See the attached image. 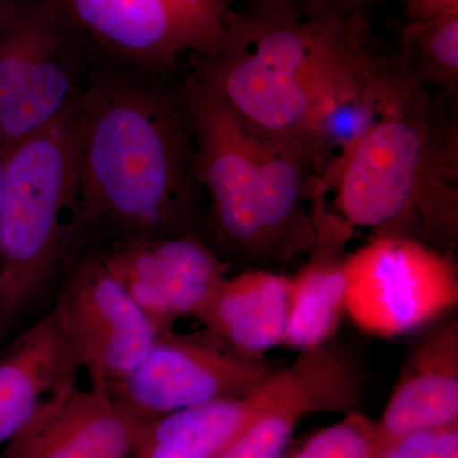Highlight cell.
Segmentation results:
<instances>
[{
  "instance_id": "obj_1",
  "label": "cell",
  "mask_w": 458,
  "mask_h": 458,
  "mask_svg": "<svg viewBox=\"0 0 458 458\" xmlns=\"http://www.w3.org/2000/svg\"><path fill=\"white\" fill-rule=\"evenodd\" d=\"M71 251L84 238L198 234L204 197L180 86L104 57L74 102Z\"/></svg>"
},
{
  "instance_id": "obj_2",
  "label": "cell",
  "mask_w": 458,
  "mask_h": 458,
  "mask_svg": "<svg viewBox=\"0 0 458 458\" xmlns=\"http://www.w3.org/2000/svg\"><path fill=\"white\" fill-rule=\"evenodd\" d=\"M179 86L214 250L261 269L307 255L327 207L302 158L251 128L194 74Z\"/></svg>"
},
{
  "instance_id": "obj_3",
  "label": "cell",
  "mask_w": 458,
  "mask_h": 458,
  "mask_svg": "<svg viewBox=\"0 0 458 458\" xmlns=\"http://www.w3.org/2000/svg\"><path fill=\"white\" fill-rule=\"evenodd\" d=\"M396 66V86L381 119L352 150L330 190L335 212L352 228L369 229L372 237L411 238L454 256V98L432 92Z\"/></svg>"
},
{
  "instance_id": "obj_4",
  "label": "cell",
  "mask_w": 458,
  "mask_h": 458,
  "mask_svg": "<svg viewBox=\"0 0 458 458\" xmlns=\"http://www.w3.org/2000/svg\"><path fill=\"white\" fill-rule=\"evenodd\" d=\"M361 14L315 12L295 0H249L234 9L222 49L189 59L190 73L251 128L302 158L301 138L319 74Z\"/></svg>"
},
{
  "instance_id": "obj_5",
  "label": "cell",
  "mask_w": 458,
  "mask_h": 458,
  "mask_svg": "<svg viewBox=\"0 0 458 458\" xmlns=\"http://www.w3.org/2000/svg\"><path fill=\"white\" fill-rule=\"evenodd\" d=\"M74 102L49 125L8 148L3 159L0 330L38 302L71 250Z\"/></svg>"
},
{
  "instance_id": "obj_6",
  "label": "cell",
  "mask_w": 458,
  "mask_h": 458,
  "mask_svg": "<svg viewBox=\"0 0 458 458\" xmlns=\"http://www.w3.org/2000/svg\"><path fill=\"white\" fill-rule=\"evenodd\" d=\"M66 20L104 56L165 77L182 57L214 55L227 41L231 0H59Z\"/></svg>"
},
{
  "instance_id": "obj_7",
  "label": "cell",
  "mask_w": 458,
  "mask_h": 458,
  "mask_svg": "<svg viewBox=\"0 0 458 458\" xmlns=\"http://www.w3.org/2000/svg\"><path fill=\"white\" fill-rule=\"evenodd\" d=\"M397 75L393 57L377 49L367 14L358 17L319 74L301 138V156L321 197L381 119Z\"/></svg>"
},
{
  "instance_id": "obj_8",
  "label": "cell",
  "mask_w": 458,
  "mask_h": 458,
  "mask_svg": "<svg viewBox=\"0 0 458 458\" xmlns=\"http://www.w3.org/2000/svg\"><path fill=\"white\" fill-rule=\"evenodd\" d=\"M457 303L454 255L394 236L372 237L349 255L345 315L369 335H403Z\"/></svg>"
},
{
  "instance_id": "obj_9",
  "label": "cell",
  "mask_w": 458,
  "mask_h": 458,
  "mask_svg": "<svg viewBox=\"0 0 458 458\" xmlns=\"http://www.w3.org/2000/svg\"><path fill=\"white\" fill-rule=\"evenodd\" d=\"M276 369L250 358L210 331L157 336L146 358L107 394L132 417L152 420L179 410L254 393Z\"/></svg>"
},
{
  "instance_id": "obj_10",
  "label": "cell",
  "mask_w": 458,
  "mask_h": 458,
  "mask_svg": "<svg viewBox=\"0 0 458 458\" xmlns=\"http://www.w3.org/2000/svg\"><path fill=\"white\" fill-rule=\"evenodd\" d=\"M51 310L90 387L105 394L128 378L159 335L96 250L74 262Z\"/></svg>"
},
{
  "instance_id": "obj_11",
  "label": "cell",
  "mask_w": 458,
  "mask_h": 458,
  "mask_svg": "<svg viewBox=\"0 0 458 458\" xmlns=\"http://www.w3.org/2000/svg\"><path fill=\"white\" fill-rule=\"evenodd\" d=\"M95 250L158 334L195 318L232 267L198 234L128 238Z\"/></svg>"
},
{
  "instance_id": "obj_12",
  "label": "cell",
  "mask_w": 458,
  "mask_h": 458,
  "mask_svg": "<svg viewBox=\"0 0 458 458\" xmlns=\"http://www.w3.org/2000/svg\"><path fill=\"white\" fill-rule=\"evenodd\" d=\"M143 421L73 381L41 403L0 458H131Z\"/></svg>"
},
{
  "instance_id": "obj_13",
  "label": "cell",
  "mask_w": 458,
  "mask_h": 458,
  "mask_svg": "<svg viewBox=\"0 0 458 458\" xmlns=\"http://www.w3.org/2000/svg\"><path fill=\"white\" fill-rule=\"evenodd\" d=\"M458 423V324L445 322L419 340L401 366L375 448L418 430Z\"/></svg>"
},
{
  "instance_id": "obj_14",
  "label": "cell",
  "mask_w": 458,
  "mask_h": 458,
  "mask_svg": "<svg viewBox=\"0 0 458 458\" xmlns=\"http://www.w3.org/2000/svg\"><path fill=\"white\" fill-rule=\"evenodd\" d=\"M354 228L327 208L318 214L306 261L289 276L288 324L284 344L295 351L334 339L346 301V265Z\"/></svg>"
},
{
  "instance_id": "obj_15",
  "label": "cell",
  "mask_w": 458,
  "mask_h": 458,
  "mask_svg": "<svg viewBox=\"0 0 458 458\" xmlns=\"http://www.w3.org/2000/svg\"><path fill=\"white\" fill-rule=\"evenodd\" d=\"M73 349L53 310L0 352V445L29 423L45 400L77 381Z\"/></svg>"
},
{
  "instance_id": "obj_16",
  "label": "cell",
  "mask_w": 458,
  "mask_h": 458,
  "mask_svg": "<svg viewBox=\"0 0 458 458\" xmlns=\"http://www.w3.org/2000/svg\"><path fill=\"white\" fill-rule=\"evenodd\" d=\"M289 276L247 267L227 276L195 316L205 330L250 358H264L284 344Z\"/></svg>"
},
{
  "instance_id": "obj_17",
  "label": "cell",
  "mask_w": 458,
  "mask_h": 458,
  "mask_svg": "<svg viewBox=\"0 0 458 458\" xmlns=\"http://www.w3.org/2000/svg\"><path fill=\"white\" fill-rule=\"evenodd\" d=\"M267 381L254 393L144 420L131 458H216L258 415Z\"/></svg>"
},
{
  "instance_id": "obj_18",
  "label": "cell",
  "mask_w": 458,
  "mask_h": 458,
  "mask_svg": "<svg viewBox=\"0 0 458 458\" xmlns=\"http://www.w3.org/2000/svg\"><path fill=\"white\" fill-rule=\"evenodd\" d=\"M74 27L64 40L33 65L0 116V140L8 148L26 140L73 105L82 89L86 60L74 44Z\"/></svg>"
},
{
  "instance_id": "obj_19",
  "label": "cell",
  "mask_w": 458,
  "mask_h": 458,
  "mask_svg": "<svg viewBox=\"0 0 458 458\" xmlns=\"http://www.w3.org/2000/svg\"><path fill=\"white\" fill-rule=\"evenodd\" d=\"M393 59L421 86L445 98H456L458 16L406 23Z\"/></svg>"
},
{
  "instance_id": "obj_20",
  "label": "cell",
  "mask_w": 458,
  "mask_h": 458,
  "mask_svg": "<svg viewBox=\"0 0 458 458\" xmlns=\"http://www.w3.org/2000/svg\"><path fill=\"white\" fill-rule=\"evenodd\" d=\"M72 26L59 0H44L0 54V116L25 82L33 65L64 40Z\"/></svg>"
},
{
  "instance_id": "obj_21",
  "label": "cell",
  "mask_w": 458,
  "mask_h": 458,
  "mask_svg": "<svg viewBox=\"0 0 458 458\" xmlns=\"http://www.w3.org/2000/svg\"><path fill=\"white\" fill-rule=\"evenodd\" d=\"M375 441L376 421L358 410L300 443H291L282 458H370Z\"/></svg>"
},
{
  "instance_id": "obj_22",
  "label": "cell",
  "mask_w": 458,
  "mask_h": 458,
  "mask_svg": "<svg viewBox=\"0 0 458 458\" xmlns=\"http://www.w3.org/2000/svg\"><path fill=\"white\" fill-rule=\"evenodd\" d=\"M370 458H458V423L406 434L376 447Z\"/></svg>"
},
{
  "instance_id": "obj_23",
  "label": "cell",
  "mask_w": 458,
  "mask_h": 458,
  "mask_svg": "<svg viewBox=\"0 0 458 458\" xmlns=\"http://www.w3.org/2000/svg\"><path fill=\"white\" fill-rule=\"evenodd\" d=\"M408 22L458 16V0H400Z\"/></svg>"
},
{
  "instance_id": "obj_24",
  "label": "cell",
  "mask_w": 458,
  "mask_h": 458,
  "mask_svg": "<svg viewBox=\"0 0 458 458\" xmlns=\"http://www.w3.org/2000/svg\"><path fill=\"white\" fill-rule=\"evenodd\" d=\"M304 8L324 13L354 14L367 11L382 0H295Z\"/></svg>"
},
{
  "instance_id": "obj_25",
  "label": "cell",
  "mask_w": 458,
  "mask_h": 458,
  "mask_svg": "<svg viewBox=\"0 0 458 458\" xmlns=\"http://www.w3.org/2000/svg\"><path fill=\"white\" fill-rule=\"evenodd\" d=\"M3 189H4V161L0 158V238H2Z\"/></svg>"
}]
</instances>
